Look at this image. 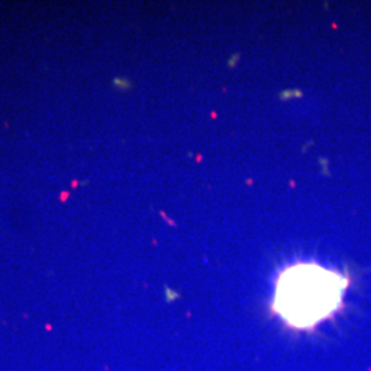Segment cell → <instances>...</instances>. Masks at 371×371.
<instances>
[{"label":"cell","mask_w":371,"mask_h":371,"mask_svg":"<svg viewBox=\"0 0 371 371\" xmlns=\"http://www.w3.org/2000/svg\"><path fill=\"white\" fill-rule=\"evenodd\" d=\"M348 280L318 264H296L277 280L274 311L285 324L311 330L333 317L341 305Z\"/></svg>","instance_id":"cell-1"}]
</instances>
